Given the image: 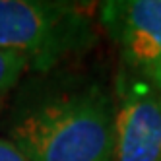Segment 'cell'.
<instances>
[{
    "label": "cell",
    "instance_id": "6da1fadb",
    "mask_svg": "<svg viewBox=\"0 0 161 161\" xmlns=\"http://www.w3.org/2000/svg\"><path fill=\"white\" fill-rule=\"evenodd\" d=\"M6 140L27 161H114V101L95 84L41 93L16 107Z\"/></svg>",
    "mask_w": 161,
    "mask_h": 161
},
{
    "label": "cell",
    "instance_id": "7a4b0ae2",
    "mask_svg": "<svg viewBox=\"0 0 161 161\" xmlns=\"http://www.w3.org/2000/svg\"><path fill=\"white\" fill-rule=\"evenodd\" d=\"M93 39L91 21L74 4L0 0V51L21 56L29 70H53Z\"/></svg>",
    "mask_w": 161,
    "mask_h": 161
},
{
    "label": "cell",
    "instance_id": "3957f363",
    "mask_svg": "<svg viewBox=\"0 0 161 161\" xmlns=\"http://www.w3.org/2000/svg\"><path fill=\"white\" fill-rule=\"evenodd\" d=\"M114 89V161H161V80L122 68Z\"/></svg>",
    "mask_w": 161,
    "mask_h": 161
},
{
    "label": "cell",
    "instance_id": "277c9868",
    "mask_svg": "<svg viewBox=\"0 0 161 161\" xmlns=\"http://www.w3.org/2000/svg\"><path fill=\"white\" fill-rule=\"evenodd\" d=\"M99 18L126 70L161 80V0H109Z\"/></svg>",
    "mask_w": 161,
    "mask_h": 161
},
{
    "label": "cell",
    "instance_id": "5b68a950",
    "mask_svg": "<svg viewBox=\"0 0 161 161\" xmlns=\"http://www.w3.org/2000/svg\"><path fill=\"white\" fill-rule=\"evenodd\" d=\"M25 70H29V68H27V62L21 56L0 51V109H2L8 95L18 86L19 78L24 76Z\"/></svg>",
    "mask_w": 161,
    "mask_h": 161
},
{
    "label": "cell",
    "instance_id": "8992f818",
    "mask_svg": "<svg viewBox=\"0 0 161 161\" xmlns=\"http://www.w3.org/2000/svg\"><path fill=\"white\" fill-rule=\"evenodd\" d=\"M0 161H27V159L10 140L0 136Z\"/></svg>",
    "mask_w": 161,
    "mask_h": 161
}]
</instances>
